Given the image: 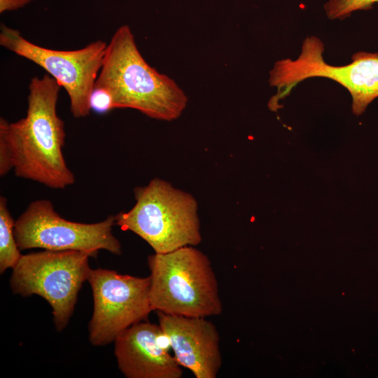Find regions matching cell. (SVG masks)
<instances>
[{
	"instance_id": "1",
	"label": "cell",
	"mask_w": 378,
	"mask_h": 378,
	"mask_svg": "<svg viewBox=\"0 0 378 378\" xmlns=\"http://www.w3.org/2000/svg\"><path fill=\"white\" fill-rule=\"evenodd\" d=\"M61 88L49 74L32 78L26 116L13 122L0 118V141L8 148L15 176L52 189L75 182L62 152L66 132L57 113Z\"/></svg>"
},
{
	"instance_id": "2",
	"label": "cell",
	"mask_w": 378,
	"mask_h": 378,
	"mask_svg": "<svg viewBox=\"0 0 378 378\" xmlns=\"http://www.w3.org/2000/svg\"><path fill=\"white\" fill-rule=\"evenodd\" d=\"M94 88L109 92L113 109L132 108L159 120L178 118L188 103L173 79L146 62L127 24L118 27L107 44Z\"/></svg>"
},
{
	"instance_id": "3",
	"label": "cell",
	"mask_w": 378,
	"mask_h": 378,
	"mask_svg": "<svg viewBox=\"0 0 378 378\" xmlns=\"http://www.w3.org/2000/svg\"><path fill=\"white\" fill-rule=\"evenodd\" d=\"M153 310L206 318L220 315L218 284L206 255L192 246L148 257Z\"/></svg>"
},
{
	"instance_id": "4",
	"label": "cell",
	"mask_w": 378,
	"mask_h": 378,
	"mask_svg": "<svg viewBox=\"0 0 378 378\" xmlns=\"http://www.w3.org/2000/svg\"><path fill=\"white\" fill-rule=\"evenodd\" d=\"M136 203L115 215V225L165 253L202 241L197 203L190 194L159 178L134 190Z\"/></svg>"
},
{
	"instance_id": "5",
	"label": "cell",
	"mask_w": 378,
	"mask_h": 378,
	"mask_svg": "<svg viewBox=\"0 0 378 378\" xmlns=\"http://www.w3.org/2000/svg\"><path fill=\"white\" fill-rule=\"evenodd\" d=\"M323 51L324 44L318 38L307 36L297 59H282L274 63L269 83L277 92L268 102L271 111H276L279 101L299 83L314 77L331 79L345 88L351 96L352 112L358 116L378 97V52H358L352 55L351 63L333 66L324 60Z\"/></svg>"
},
{
	"instance_id": "6",
	"label": "cell",
	"mask_w": 378,
	"mask_h": 378,
	"mask_svg": "<svg viewBox=\"0 0 378 378\" xmlns=\"http://www.w3.org/2000/svg\"><path fill=\"white\" fill-rule=\"evenodd\" d=\"M89 253L79 251L44 250L22 255L13 268L10 286L22 297L38 295L52 308L55 328L60 332L74 313L78 294L91 268Z\"/></svg>"
},
{
	"instance_id": "7",
	"label": "cell",
	"mask_w": 378,
	"mask_h": 378,
	"mask_svg": "<svg viewBox=\"0 0 378 378\" xmlns=\"http://www.w3.org/2000/svg\"><path fill=\"white\" fill-rule=\"evenodd\" d=\"M0 44L38 65L55 78L65 89L74 118L89 115L90 96L102 66L107 47L106 42L97 40L74 50L50 49L33 43L19 30L2 24Z\"/></svg>"
},
{
	"instance_id": "8",
	"label": "cell",
	"mask_w": 378,
	"mask_h": 378,
	"mask_svg": "<svg viewBox=\"0 0 378 378\" xmlns=\"http://www.w3.org/2000/svg\"><path fill=\"white\" fill-rule=\"evenodd\" d=\"M115 216L102 221L83 223L67 220L48 200L31 202L15 220L14 233L20 251L43 248L79 251L95 257L100 250L122 253L120 241L113 235Z\"/></svg>"
},
{
	"instance_id": "9",
	"label": "cell",
	"mask_w": 378,
	"mask_h": 378,
	"mask_svg": "<svg viewBox=\"0 0 378 378\" xmlns=\"http://www.w3.org/2000/svg\"><path fill=\"white\" fill-rule=\"evenodd\" d=\"M93 296L89 340L106 345L132 326L147 321L153 311L150 302V277L121 274L106 269L90 270L88 279Z\"/></svg>"
},
{
	"instance_id": "10",
	"label": "cell",
	"mask_w": 378,
	"mask_h": 378,
	"mask_svg": "<svg viewBox=\"0 0 378 378\" xmlns=\"http://www.w3.org/2000/svg\"><path fill=\"white\" fill-rule=\"evenodd\" d=\"M157 312L159 326L178 364L196 378H216L222 365L216 326L206 318Z\"/></svg>"
},
{
	"instance_id": "11",
	"label": "cell",
	"mask_w": 378,
	"mask_h": 378,
	"mask_svg": "<svg viewBox=\"0 0 378 378\" xmlns=\"http://www.w3.org/2000/svg\"><path fill=\"white\" fill-rule=\"evenodd\" d=\"M167 344L159 324L144 321L132 326L114 341L120 371L127 378H181V366Z\"/></svg>"
},
{
	"instance_id": "12",
	"label": "cell",
	"mask_w": 378,
	"mask_h": 378,
	"mask_svg": "<svg viewBox=\"0 0 378 378\" xmlns=\"http://www.w3.org/2000/svg\"><path fill=\"white\" fill-rule=\"evenodd\" d=\"M13 220L7 206L6 198L0 197V273L13 269L22 254L15 237Z\"/></svg>"
},
{
	"instance_id": "13",
	"label": "cell",
	"mask_w": 378,
	"mask_h": 378,
	"mask_svg": "<svg viewBox=\"0 0 378 378\" xmlns=\"http://www.w3.org/2000/svg\"><path fill=\"white\" fill-rule=\"evenodd\" d=\"M378 0H328L323 6L330 20H344L356 10H368Z\"/></svg>"
},
{
	"instance_id": "14",
	"label": "cell",
	"mask_w": 378,
	"mask_h": 378,
	"mask_svg": "<svg viewBox=\"0 0 378 378\" xmlns=\"http://www.w3.org/2000/svg\"><path fill=\"white\" fill-rule=\"evenodd\" d=\"M91 111L99 114H104L113 109V100L108 91L94 88L90 100Z\"/></svg>"
},
{
	"instance_id": "15",
	"label": "cell",
	"mask_w": 378,
	"mask_h": 378,
	"mask_svg": "<svg viewBox=\"0 0 378 378\" xmlns=\"http://www.w3.org/2000/svg\"><path fill=\"white\" fill-rule=\"evenodd\" d=\"M32 1L34 0H0V13L17 10Z\"/></svg>"
}]
</instances>
